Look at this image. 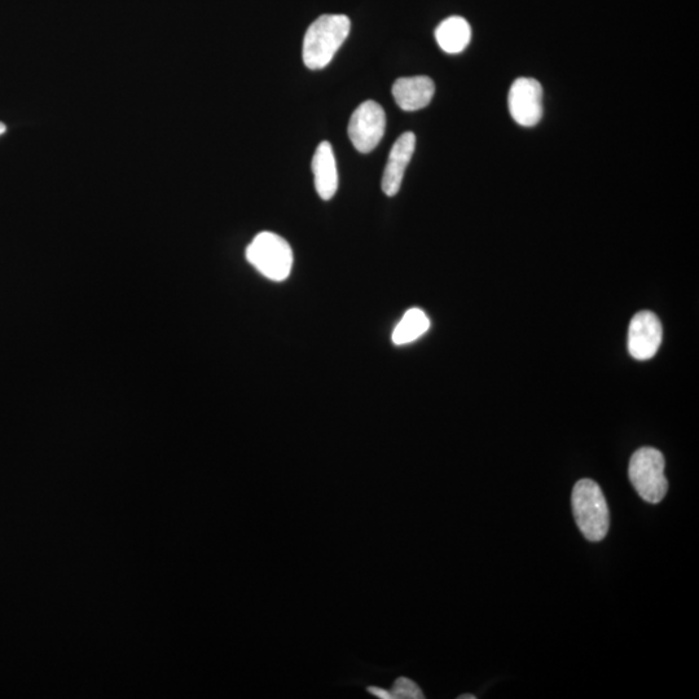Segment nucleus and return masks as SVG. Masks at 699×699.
Returning a JSON list of instances; mask_svg holds the SVG:
<instances>
[{
  "mask_svg": "<svg viewBox=\"0 0 699 699\" xmlns=\"http://www.w3.org/2000/svg\"><path fill=\"white\" fill-rule=\"evenodd\" d=\"M415 148L416 136L410 131L400 135L391 148L384 177H382V191L385 192L386 196L393 197L399 192L404 173H406L407 166L415 153Z\"/></svg>",
  "mask_w": 699,
  "mask_h": 699,
  "instance_id": "8",
  "label": "nucleus"
},
{
  "mask_svg": "<svg viewBox=\"0 0 699 699\" xmlns=\"http://www.w3.org/2000/svg\"><path fill=\"white\" fill-rule=\"evenodd\" d=\"M250 265L272 281L289 278L293 267V250L288 241L272 232H261L246 249Z\"/></svg>",
  "mask_w": 699,
  "mask_h": 699,
  "instance_id": "4",
  "label": "nucleus"
},
{
  "mask_svg": "<svg viewBox=\"0 0 699 699\" xmlns=\"http://www.w3.org/2000/svg\"><path fill=\"white\" fill-rule=\"evenodd\" d=\"M435 94L432 78L426 76L403 77L393 86V96L398 107L406 112L420 111L428 107Z\"/></svg>",
  "mask_w": 699,
  "mask_h": 699,
  "instance_id": "9",
  "label": "nucleus"
},
{
  "mask_svg": "<svg viewBox=\"0 0 699 699\" xmlns=\"http://www.w3.org/2000/svg\"><path fill=\"white\" fill-rule=\"evenodd\" d=\"M666 461L661 451L643 447L632 455L628 476L640 498L646 503H661L668 491Z\"/></svg>",
  "mask_w": 699,
  "mask_h": 699,
  "instance_id": "3",
  "label": "nucleus"
},
{
  "mask_svg": "<svg viewBox=\"0 0 699 699\" xmlns=\"http://www.w3.org/2000/svg\"><path fill=\"white\" fill-rule=\"evenodd\" d=\"M351 23L345 15H323L307 29L303 39V63L312 70L327 67L349 37Z\"/></svg>",
  "mask_w": 699,
  "mask_h": 699,
  "instance_id": "1",
  "label": "nucleus"
},
{
  "mask_svg": "<svg viewBox=\"0 0 699 699\" xmlns=\"http://www.w3.org/2000/svg\"><path fill=\"white\" fill-rule=\"evenodd\" d=\"M312 173H314L318 195L324 201L331 200L338 188L336 157H334L331 143L323 142L316 148L312 158Z\"/></svg>",
  "mask_w": 699,
  "mask_h": 699,
  "instance_id": "10",
  "label": "nucleus"
},
{
  "mask_svg": "<svg viewBox=\"0 0 699 699\" xmlns=\"http://www.w3.org/2000/svg\"><path fill=\"white\" fill-rule=\"evenodd\" d=\"M386 129L384 108L376 101L368 100L355 109L349 122V136L356 151L369 153L380 144Z\"/></svg>",
  "mask_w": 699,
  "mask_h": 699,
  "instance_id": "5",
  "label": "nucleus"
},
{
  "mask_svg": "<svg viewBox=\"0 0 699 699\" xmlns=\"http://www.w3.org/2000/svg\"><path fill=\"white\" fill-rule=\"evenodd\" d=\"M571 505L580 533L589 542H601L609 533L610 512L601 487L592 479L575 485Z\"/></svg>",
  "mask_w": 699,
  "mask_h": 699,
  "instance_id": "2",
  "label": "nucleus"
},
{
  "mask_svg": "<svg viewBox=\"0 0 699 699\" xmlns=\"http://www.w3.org/2000/svg\"><path fill=\"white\" fill-rule=\"evenodd\" d=\"M391 696L393 699H424V693L420 689L419 685L408 679V677H399L395 680L393 689H391Z\"/></svg>",
  "mask_w": 699,
  "mask_h": 699,
  "instance_id": "13",
  "label": "nucleus"
},
{
  "mask_svg": "<svg viewBox=\"0 0 699 699\" xmlns=\"http://www.w3.org/2000/svg\"><path fill=\"white\" fill-rule=\"evenodd\" d=\"M6 131H7V126L4 125L3 122H0V136H2L3 134H6Z\"/></svg>",
  "mask_w": 699,
  "mask_h": 699,
  "instance_id": "15",
  "label": "nucleus"
},
{
  "mask_svg": "<svg viewBox=\"0 0 699 699\" xmlns=\"http://www.w3.org/2000/svg\"><path fill=\"white\" fill-rule=\"evenodd\" d=\"M661 320L652 311L633 316L628 329V353L636 360L652 359L662 344Z\"/></svg>",
  "mask_w": 699,
  "mask_h": 699,
  "instance_id": "7",
  "label": "nucleus"
},
{
  "mask_svg": "<svg viewBox=\"0 0 699 699\" xmlns=\"http://www.w3.org/2000/svg\"><path fill=\"white\" fill-rule=\"evenodd\" d=\"M435 38L439 47L447 54H460L469 45L472 29L463 17L452 16L438 26Z\"/></svg>",
  "mask_w": 699,
  "mask_h": 699,
  "instance_id": "11",
  "label": "nucleus"
},
{
  "mask_svg": "<svg viewBox=\"0 0 699 699\" xmlns=\"http://www.w3.org/2000/svg\"><path fill=\"white\" fill-rule=\"evenodd\" d=\"M367 692L369 694H372L373 697H377L380 699H393V696H391V693L388 692V690L380 687H368Z\"/></svg>",
  "mask_w": 699,
  "mask_h": 699,
  "instance_id": "14",
  "label": "nucleus"
},
{
  "mask_svg": "<svg viewBox=\"0 0 699 699\" xmlns=\"http://www.w3.org/2000/svg\"><path fill=\"white\" fill-rule=\"evenodd\" d=\"M429 328L430 320L425 312L420 309H410L394 329L393 342L397 346L411 344L424 336Z\"/></svg>",
  "mask_w": 699,
  "mask_h": 699,
  "instance_id": "12",
  "label": "nucleus"
},
{
  "mask_svg": "<svg viewBox=\"0 0 699 699\" xmlns=\"http://www.w3.org/2000/svg\"><path fill=\"white\" fill-rule=\"evenodd\" d=\"M509 112L523 127L538 125L543 117V87L536 79L518 78L508 96Z\"/></svg>",
  "mask_w": 699,
  "mask_h": 699,
  "instance_id": "6",
  "label": "nucleus"
},
{
  "mask_svg": "<svg viewBox=\"0 0 699 699\" xmlns=\"http://www.w3.org/2000/svg\"><path fill=\"white\" fill-rule=\"evenodd\" d=\"M476 696H473V694H463V696H459V699H476Z\"/></svg>",
  "mask_w": 699,
  "mask_h": 699,
  "instance_id": "16",
  "label": "nucleus"
}]
</instances>
